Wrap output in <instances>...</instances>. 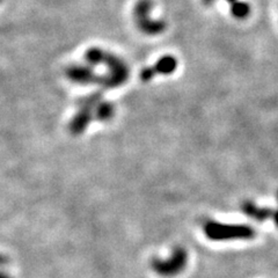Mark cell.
Returning <instances> with one entry per match:
<instances>
[{
    "label": "cell",
    "instance_id": "6da1fadb",
    "mask_svg": "<svg viewBox=\"0 0 278 278\" xmlns=\"http://www.w3.org/2000/svg\"><path fill=\"white\" fill-rule=\"evenodd\" d=\"M203 231L206 238L212 241L249 240L256 236V231L252 226L224 224L214 220L206 221L203 226Z\"/></svg>",
    "mask_w": 278,
    "mask_h": 278
},
{
    "label": "cell",
    "instance_id": "7a4b0ae2",
    "mask_svg": "<svg viewBox=\"0 0 278 278\" xmlns=\"http://www.w3.org/2000/svg\"><path fill=\"white\" fill-rule=\"evenodd\" d=\"M103 92L102 90H97V92L90 93L89 95L81 98L77 102L78 110L74 116L71 120L69 124L70 132L74 136H79L85 132L86 129L88 128L90 122L95 120L94 111L99 103L103 100Z\"/></svg>",
    "mask_w": 278,
    "mask_h": 278
},
{
    "label": "cell",
    "instance_id": "3957f363",
    "mask_svg": "<svg viewBox=\"0 0 278 278\" xmlns=\"http://www.w3.org/2000/svg\"><path fill=\"white\" fill-rule=\"evenodd\" d=\"M103 64L107 67L105 75L100 77V85L103 89L116 88L128 81L130 75V69L122 58L114 54L106 53Z\"/></svg>",
    "mask_w": 278,
    "mask_h": 278
},
{
    "label": "cell",
    "instance_id": "277c9868",
    "mask_svg": "<svg viewBox=\"0 0 278 278\" xmlns=\"http://www.w3.org/2000/svg\"><path fill=\"white\" fill-rule=\"evenodd\" d=\"M188 263V253L182 247H175L167 259L154 257L151 262L153 271L162 277H173L181 273Z\"/></svg>",
    "mask_w": 278,
    "mask_h": 278
},
{
    "label": "cell",
    "instance_id": "5b68a950",
    "mask_svg": "<svg viewBox=\"0 0 278 278\" xmlns=\"http://www.w3.org/2000/svg\"><path fill=\"white\" fill-rule=\"evenodd\" d=\"M152 4L149 0H142L137 4L134 9V19L139 29L148 35H159L166 29L164 21L160 20H152L150 17Z\"/></svg>",
    "mask_w": 278,
    "mask_h": 278
},
{
    "label": "cell",
    "instance_id": "8992f818",
    "mask_svg": "<svg viewBox=\"0 0 278 278\" xmlns=\"http://www.w3.org/2000/svg\"><path fill=\"white\" fill-rule=\"evenodd\" d=\"M67 79L73 83L81 86H88L100 82V77L95 73L93 66L88 64H72L65 70Z\"/></svg>",
    "mask_w": 278,
    "mask_h": 278
},
{
    "label": "cell",
    "instance_id": "52a82bcc",
    "mask_svg": "<svg viewBox=\"0 0 278 278\" xmlns=\"http://www.w3.org/2000/svg\"><path fill=\"white\" fill-rule=\"evenodd\" d=\"M177 69V59L172 55H167L161 57L159 61L151 67H145L141 72L142 81H150L158 74L169 75L175 72Z\"/></svg>",
    "mask_w": 278,
    "mask_h": 278
},
{
    "label": "cell",
    "instance_id": "ba28073f",
    "mask_svg": "<svg viewBox=\"0 0 278 278\" xmlns=\"http://www.w3.org/2000/svg\"><path fill=\"white\" fill-rule=\"evenodd\" d=\"M241 210L246 216L253 218L257 221H264L269 219V218H273L275 211L270 208H260L254 202L245 201L241 204Z\"/></svg>",
    "mask_w": 278,
    "mask_h": 278
},
{
    "label": "cell",
    "instance_id": "9c48e42d",
    "mask_svg": "<svg viewBox=\"0 0 278 278\" xmlns=\"http://www.w3.org/2000/svg\"><path fill=\"white\" fill-rule=\"evenodd\" d=\"M115 113H116V108H115L114 103L103 99V100L99 103L97 108H95L94 117L95 120L99 122L107 123L113 120Z\"/></svg>",
    "mask_w": 278,
    "mask_h": 278
},
{
    "label": "cell",
    "instance_id": "30bf717a",
    "mask_svg": "<svg viewBox=\"0 0 278 278\" xmlns=\"http://www.w3.org/2000/svg\"><path fill=\"white\" fill-rule=\"evenodd\" d=\"M232 14L238 19H244L249 14V7L244 3H234L232 6Z\"/></svg>",
    "mask_w": 278,
    "mask_h": 278
},
{
    "label": "cell",
    "instance_id": "8fae6325",
    "mask_svg": "<svg viewBox=\"0 0 278 278\" xmlns=\"http://www.w3.org/2000/svg\"><path fill=\"white\" fill-rule=\"evenodd\" d=\"M7 261H9V260H7V257L0 254V268H2L3 265H5L7 263Z\"/></svg>",
    "mask_w": 278,
    "mask_h": 278
},
{
    "label": "cell",
    "instance_id": "7c38bea8",
    "mask_svg": "<svg viewBox=\"0 0 278 278\" xmlns=\"http://www.w3.org/2000/svg\"><path fill=\"white\" fill-rule=\"evenodd\" d=\"M277 200H278V193H277ZM273 221H275V224L278 227V209L275 211V214H273Z\"/></svg>",
    "mask_w": 278,
    "mask_h": 278
},
{
    "label": "cell",
    "instance_id": "4fadbf2b",
    "mask_svg": "<svg viewBox=\"0 0 278 278\" xmlns=\"http://www.w3.org/2000/svg\"><path fill=\"white\" fill-rule=\"evenodd\" d=\"M0 278H12L11 275H9V273L3 271V270H0Z\"/></svg>",
    "mask_w": 278,
    "mask_h": 278
}]
</instances>
